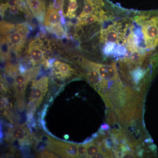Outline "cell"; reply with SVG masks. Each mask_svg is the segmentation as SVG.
I'll use <instances>...</instances> for the list:
<instances>
[{"label":"cell","instance_id":"6da1fadb","mask_svg":"<svg viewBox=\"0 0 158 158\" xmlns=\"http://www.w3.org/2000/svg\"><path fill=\"white\" fill-rule=\"evenodd\" d=\"M88 64L91 68L96 69L105 81H115L119 79L115 63L111 65H106L88 62Z\"/></svg>","mask_w":158,"mask_h":158},{"label":"cell","instance_id":"7a4b0ae2","mask_svg":"<svg viewBox=\"0 0 158 158\" xmlns=\"http://www.w3.org/2000/svg\"><path fill=\"white\" fill-rule=\"evenodd\" d=\"M23 24L16 26L17 30L10 33L7 36V40L9 43L11 44L14 47H15L16 50H19L23 46L25 39V33L27 32V30Z\"/></svg>","mask_w":158,"mask_h":158},{"label":"cell","instance_id":"3957f363","mask_svg":"<svg viewBox=\"0 0 158 158\" xmlns=\"http://www.w3.org/2000/svg\"><path fill=\"white\" fill-rule=\"evenodd\" d=\"M38 40L32 41L29 46L28 53L30 55L31 62L36 64L43 61L44 59V52L40 48L42 43Z\"/></svg>","mask_w":158,"mask_h":158},{"label":"cell","instance_id":"277c9868","mask_svg":"<svg viewBox=\"0 0 158 158\" xmlns=\"http://www.w3.org/2000/svg\"><path fill=\"white\" fill-rule=\"evenodd\" d=\"M87 79L90 85L94 88L99 87L103 89L107 85V81L103 80L98 72L94 69L91 68L88 71L87 73Z\"/></svg>","mask_w":158,"mask_h":158},{"label":"cell","instance_id":"5b68a950","mask_svg":"<svg viewBox=\"0 0 158 158\" xmlns=\"http://www.w3.org/2000/svg\"><path fill=\"white\" fill-rule=\"evenodd\" d=\"M31 11L40 20H43L44 11V3L41 0H26Z\"/></svg>","mask_w":158,"mask_h":158},{"label":"cell","instance_id":"8992f818","mask_svg":"<svg viewBox=\"0 0 158 158\" xmlns=\"http://www.w3.org/2000/svg\"><path fill=\"white\" fill-rule=\"evenodd\" d=\"M61 20V16L59 12L54 8L52 5H51L48 9L45 15L44 23L45 26L50 27L59 23Z\"/></svg>","mask_w":158,"mask_h":158},{"label":"cell","instance_id":"52a82bcc","mask_svg":"<svg viewBox=\"0 0 158 158\" xmlns=\"http://www.w3.org/2000/svg\"><path fill=\"white\" fill-rule=\"evenodd\" d=\"M55 72L58 77L66 78L70 76L73 69L68 64L60 61H56L54 62Z\"/></svg>","mask_w":158,"mask_h":158},{"label":"cell","instance_id":"ba28073f","mask_svg":"<svg viewBox=\"0 0 158 158\" xmlns=\"http://www.w3.org/2000/svg\"><path fill=\"white\" fill-rule=\"evenodd\" d=\"M102 39L108 42L115 43L118 42L120 39L119 35L117 31L112 29V26L109 27L108 29L102 31Z\"/></svg>","mask_w":158,"mask_h":158},{"label":"cell","instance_id":"9c48e42d","mask_svg":"<svg viewBox=\"0 0 158 158\" xmlns=\"http://www.w3.org/2000/svg\"><path fill=\"white\" fill-rule=\"evenodd\" d=\"M45 93L38 87H33L31 91V101L35 102L36 105H39L41 103Z\"/></svg>","mask_w":158,"mask_h":158},{"label":"cell","instance_id":"30bf717a","mask_svg":"<svg viewBox=\"0 0 158 158\" xmlns=\"http://www.w3.org/2000/svg\"><path fill=\"white\" fill-rule=\"evenodd\" d=\"M28 134V132L27 130L25 128L16 127L13 130L12 132V137L14 139L22 142L27 138Z\"/></svg>","mask_w":158,"mask_h":158},{"label":"cell","instance_id":"8fae6325","mask_svg":"<svg viewBox=\"0 0 158 158\" xmlns=\"http://www.w3.org/2000/svg\"><path fill=\"white\" fill-rule=\"evenodd\" d=\"M11 49L9 47V42L5 37H1V56L3 59H8L10 54Z\"/></svg>","mask_w":158,"mask_h":158},{"label":"cell","instance_id":"7c38bea8","mask_svg":"<svg viewBox=\"0 0 158 158\" xmlns=\"http://www.w3.org/2000/svg\"><path fill=\"white\" fill-rule=\"evenodd\" d=\"M65 153L67 157H78V144L67 143Z\"/></svg>","mask_w":158,"mask_h":158},{"label":"cell","instance_id":"4fadbf2b","mask_svg":"<svg viewBox=\"0 0 158 158\" xmlns=\"http://www.w3.org/2000/svg\"><path fill=\"white\" fill-rule=\"evenodd\" d=\"M98 17L94 15H90L85 17L80 18L79 19L78 25H86L91 24L94 23L98 21Z\"/></svg>","mask_w":158,"mask_h":158},{"label":"cell","instance_id":"5bb4252c","mask_svg":"<svg viewBox=\"0 0 158 158\" xmlns=\"http://www.w3.org/2000/svg\"><path fill=\"white\" fill-rule=\"evenodd\" d=\"M94 3L93 0H86V3L83 9V11L80 15V18L85 17L87 15L92 14L94 10Z\"/></svg>","mask_w":158,"mask_h":158},{"label":"cell","instance_id":"9a60e30c","mask_svg":"<svg viewBox=\"0 0 158 158\" xmlns=\"http://www.w3.org/2000/svg\"><path fill=\"white\" fill-rule=\"evenodd\" d=\"M87 146V158H92L94 155L100 152L99 146L94 142H88L86 144Z\"/></svg>","mask_w":158,"mask_h":158},{"label":"cell","instance_id":"2e32d148","mask_svg":"<svg viewBox=\"0 0 158 158\" xmlns=\"http://www.w3.org/2000/svg\"><path fill=\"white\" fill-rule=\"evenodd\" d=\"M48 78L44 77L41 78L40 80L34 81L33 82L32 87H38L42 89L46 93L48 90Z\"/></svg>","mask_w":158,"mask_h":158},{"label":"cell","instance_id":"e0dca14e","mask_svg":"<svg viewBox=\"0 0 158 158\" xmlns=\"http://www.w3.org/2000/svg\"><path fill=\"white\" fill-rule=\"evenodd\" d=\"M27 84L26 83H15L14 88L17 98L23 97L25 92Z\"/></svg>","mask_w":158,"mask_h":158},{"label":"cell","instance_id":"ac0fdd59","mask_svg":"<svg viewBox=\"0 0 158 158\" xmlns=\"http://www.w3.org/2000/svg\"><path fill=\"white\" fill-rule=\"evenodd\" d=\"M70 2L66 15L69 18H72L75 16L76 14L75 12L77 9L78 5L77 0H72Z\"/></svg>","mask_w":158,"mask_h":158},{"label":"cell","instance_id":"d6986e66","mask_svg":"<svg viewBox=\"0 0 158 158\" xmlns=\"http://www.w3.org/2000/svg\"><path fill=\"white\" fill-rule=\"evenodd\" d=\"M50 28L52 32L55 33L57 37H62L65 36V31L60 23L50 27Z\"/></svg>","mask_w":158,"mask_h":158},{"label":"cell","instance_id":"ffe728a7","mask_svg":"<svg viewBox=\"0 0 158 158\" xmlns=\"http://www.w3.org/2000/svg\"><path fill=\"white\" fill-rule=\"evenodd\" d=\"M144 75V72L141 69H136L132 73V77L134 82L138 84L139 81L143 77Z\"/></svg>","mask_w":158,"mask_h":158},{"label":"cell","instance_id":"44dd1931","mask_svg":"<svg viewBox=\"0 0 158 158\" xmlns=\"http://www.w3.org/2000/svg\"><path fill=\"white\" fill-rule=\"evenodd\" d=\"M100 152H102L107 156L108 158H113V155L112 153L111 149L110 148L107 146L103 142L99 145Z\"/></svg>","mask_w":158,"mask_h":158},{"label":"cell","instance_id":"7402d4cb","mask_svg":"<svg viewBox=\"0 0 158 158\" xmlns=\"http://www.w3.org/2000/svg\"><path fill=\"white\" fill-rule=\"evenodd\" d=\"M87 146L86 144H78V157H87Z\"/></svg>","mask_w":158,"mask_h":158},{"label":"cell","instance_id":"603a6c76","mask_svg":"<svg viewBox=\"0 0 158 158\" xmlns=\"http://www.w3.org/2000/svg\"><path fill=\"white\" fill-rule=\"evenodd\" d=\"M15 83L16 84H21V83L27 84L30 81V80L26 74H19L16 75L15 78Z\"/></svg>","mask_w":158,"mask_h":158},{"label":"cell","instance_id":"cb8c5ba5","mask_svg":"<svg viewBox=\"0 0 158 158\" xmlns=\"http://www.w3.org/2000/svg\"><path fill=\"white\" fill-rule=\"evenodd\" d=\"M115 49L114 43L110 42L106 45L104 48V53L106 55H110L113 53Z\"/></svg>","mask_w":158,"mask_h":158},{"label":"cell","instance_id":"d4e9b609","mask_svg":"<svg viewBox=\"0 0 158 158\" xmlns=\"http://www.w3.org/2000/svg\"><path fill=\"white\" fill-rule=\"evenodd\" d=\"M126 52V51L125 49L122 47H118L116 48H115L114 52H115L116 55L121 56V55L125 54Z\"/></svg>","mask_w":158,"mask_h":158},{"label":"cell","instance_id":"484cf974","mask_svg":"<svg viewBox=\"0 0 158 158\" xmlns=\"http://www.w3.org/2000/svg\"><path fill=\"white\" fill-rule=\"evenodd\" d=\"M121 157L122 158H135L136 155L134 153L131 152L129 151L126 152L122 154Z\"/></svg>","mask_w":158,"mask_h":158},{"label":"cell","instance_id":"4316f807","mask_svg":"<svg viewBox=\"0 0 158 158\" xmlns=\"http://www.w3.org/2000/svg\"><path fill=\"white\" fill-rule=\"evenodd\" d=\"M10 11L11 14H17L19 11V8L18 6H13L10 7Z\"/></svg>","mask_w":158,"mask_h":158},{"label":"cell","instance_id":"83f0119b","mask_svg":"<svg viewBox=\"0 0 158 158\" xmlns=\"http://www.w3.org/2000/svg\"><path fill=\"white\" fill-rule=\"evenodd\" d=\"M19 0H8L7 4L8 6H15L18 4Z\"/></svg>","mask_w":158,"mask_h":158},{"label":"cell","instance_id":"f1b7e54d","mask_svg":"<svg viewBox=\"0 0 158 158\" xmlns=\"http://www.w3.org/2000/svg\"><path fill=\"white\" fill-rule=\"evenodd\" d=\"M92 158H108L107 156L105 155V154L103 153L102 152H98L96 154L94 155L92 157Z\"/></svg>","mask_w":158,"mask_h":158},{"label":"cell","instance_id":"f546056e","mask_svg":"<svg viewBox=\"0 0 158 158\" xmlns=\"http://www.w3.org/2000/svg\"><path fill=\"white\" fill-rule=\"evenodd\" d=\"M43 157H48V158H54L56 157H55V156L52 153H50L47 152H45L42 155Z\"/></svg>","mask_w":158,"mask_h":158},{"label":"cell","instance_id":"4dcf8cb0","mask_svg":"<svg viewBox=\"0 0 158 158\" xmlns=\"http://www.w3.org/2000/svg\"><path fill=\"white\" fill-rule=\"evenodd\" d=\"M109 126L108 125V124H102L101 127V129L103 130V131H106V130H108L109 129Z\"/></svg>","mask_w":158,"mask_h":158}]
</instances>
